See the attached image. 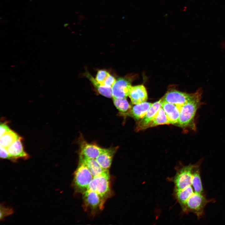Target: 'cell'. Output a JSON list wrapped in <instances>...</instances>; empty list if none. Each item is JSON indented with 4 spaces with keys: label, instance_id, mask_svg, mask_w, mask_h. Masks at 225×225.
I'll use <instances>...</instances> for the list:
<instances>
[{
    "label": "cell",
    "instance_id": "cell-1",
    "mask_svg": "<svg viewBox=\"0 0 225 225\" xmlns=\"http://www.w3.org/2000/svg\"><path fill=\"white\" fill-rule=\"evenodd\" d=\"M196 92L194 97L182 106L178 120L176 124L178 126L196 130L195 118L197 111L202 104V90L200 89Z\"/></svg>",
    "mask_w": 225,
    "mask_h": 225
},
{
    "label": "cell",
    "instance_id": "cell-2",
    "mask_svg": "<svg viewBox=\"0 0 225 225\" xmlns=\"http://www.w3.org/2000/svg\"><path fill=\"white\" fill-rule=\"evenodd\" d=\"M88 190L96 192L104 198L110 192V178L108 170L100 175L94 177L90 183Z\"/></svg>",
    "mask_w": 225,
    "mask_h": 225
},
{
    "label": "cell",
    "instance_id": "cell-3",
    "mask_svg": "<svg viewBox=\"0 0 225 225\" xmlns=\"http://www.w3.org/2000/svg\"><path fill=\"white\" fill-rule=\"evenodd\" d=\"M93 177L86 166L80 163L74 175V184L76 190L81 192H84L88 190Z\"/></svg>",
    "mask_w": 225,
    "mask_h": 225
},
{
    "label": "cell",
    "instance_id": "cell-4",
    "mask_svg": "<svg viewBox=\"0 0 225 225\" xmlns=\"http://www.w3.org/2000/svg\"><path fill=\"white\" fill-rule=\"evenodd\" d=\"M209 201L203 193L194 192L186 202L183 210L192 212L200 218L202 215L204 209Z\"/></svg>",
    "mask_w": 225,
    "mask_h": 225
},
{
    "label": "cell",
    "instance_id": "cell-5",
    "mask_svg": "<svg viewBox=\"0 0 225 225\" xmlns=\"http://www.w3.org/2000/svg\"><path fill=\"white\" fill-rule=\"evenodd\" d=\"M194 165L190 164L183 167L178 172L174 180L176 190L182 189L192 185Z\"/></svg>",
    "mask_w": 225,
    "mask_h": 225
},
{
    "label": "cell",
    "instance_id": "cell-6",
    "mask_svg": "<svg viewBox=\"0 0 225 225\" xmlns=\"http://www.w3.org/2000/svg\"><path fill=\"white\" fill-rule=\"evenodd\" d=\"M196 92L188 94L176 90L170 91L167 92L162 100L164 101L178 106H182L192 99Z\"/></svg>",
    "mask_w": 225,
    "mask_h": 225
},
{
    "label": "cell",
    "instance_id": "cell-7",
    "mask_svg": "<svg viewBox=\"0 0 225 225\" xmlns=\"http://www.w3.org/2000/svg\"><path fill=\"white\" fill-rule=\"evenodd\" d=\"M131 84V80L129 78H118L112 88L113 98H126Z\"/></svg>",
    "mask_w": 225,
    "mask_h": 225
},
{
    "label": "cell",
    "instance_id": "cell-8",
    "mask_svg": "<svg viewBox=\"0 0 225 225\" xmlns=\"http://www.w3.org/2000/svg\"><path fill=\"white\" fill-rule=\"evenodd\" d=\"M83 200L86 208L92 210L102 209L104 198L95 191L87 190L83 193Z\"/></svg>",
    "mask_w": 225,
    "mask_h": 225
},
{
    "label": "cell",
    "instance_id": "cell-9",
    "mask_svg": "<svg viewBox=\"0 0 225 225\" xmlns=\"http://www.w3.org/2000/svg\"><path fill=\"white\" fill-rule=\"evenodd\" d=\"M22 140V138L20 137L6 148L9 155V160L13 162H15L20 158L27 159L29 157L24 149Z\"/></svg>",
    "mask_w": 225,
    "mask_h": 225
},
{
    "label": "cell",
    "instance_id": "cell-10",
    "mask_svg": "<svg viewBox=\"0 0 225 225\" xmlns=\"http://www.w3.org/2000/svg\"><path fill=\"white\" fill-rule=\"evenodd\" d=\"M128 96L132 103L135 105L146 102L148 98L146 88L142 85L131 86L129 90Z\"/></svg>",
    "mask_w": 225,
    "mask_h": 225
},
{
    "label": "cell",
    "instance_id": "cell-11",
    "mask_svg": "<svg viewBox=\"0 0 225 225\" xmlns=\"http://www.w3.org/2000/svg\"><path fill=\"white\" fill-rule=\"evenodd\" d=\"M161 99L153 103L144 116L138 122L137 130H140L146 129L148 125L156 115L161 106Z\"/></svg>",
    "mask_w": 225,
    "mask_h": 225
},
{
    "label": "cell",
    "instance_id": "cell-12",
    "mask_svg": "<svg viewBox=\"0 0 225 225\" xmlns=\"http://www.w3.org/2000/svg\"><path fill=\"white\" fill-rule=\"evenodd\" d=\"M161 106L165 112L170 124H176L178 120L182 106L169 103L162 100Z\"/></svg>",
    "mask_w": 225,
    "mask_h": 225
},
{
    "label": "cell",
    "instance_id": "cell-13",
    "mask_svg": "<svg viewBox=\"0 0 225 225\" xmlns=\"http://www.w3.org/2000/svg\"><path fill=\"white\" fill-rule=\"evenodd\" d=\"M105 149L97 145L86 143L81 148L80 158L96 159Z\"/></svg>",
    "mask_w": 225,
    "mask_h": 225
},
{
    "label": "cell",
    "instance_id": "cell-14",
    "mask_svg": "<svg viewBox=\"0 0 225 225\" xmlns=\"http://www.w3.org/2000/svg\"><path fill=\"white\" fill-rule=\"evenodd\" d=\"M115 151L113 148L106 149L96 158L97 162L103 169L108 170L109 168Z\"/></svg>",
    "mask_w": 225,
    "mask_h": 225
},
{
    "label": "cell",
    "instance_id": "cell-15",
    "mask_svg": "<svg viewBox=\"0 0 225 225\" xmlns=\"http://www.w3.org/2000/svg\"><path fill=\"white\" fill-rule=\"evenodd\" d=\"M80 163H83L86 166L93 177L100 175L107 170L102 168L96 159L80 158Z\"/></svg>",
    "mask_w": 225,
    "mask_h": 225
},
{
    "label": "cell",
    "instance_id": "cell-16",
    "mask_svg": "<svg viewBox=\"0 0 225 225\" xmlns=\"http://www.w3.org/2000/svg\"><path fill=\"white\" fill-rule=\"evenodd\" d=\"M152 104L146 102L135 104L130 109V112L133 118L139 120L144 116Z\"/></svg>",
    "mask_w": 225,
    "mask_h": 225
},
{
    "label": "cell",
    "instance_id": "cell-17",
    "mask_svg": "<svg viewBox=\"0 0 225 225\" xmlns=\"http://www.w3.org/2000/svg\"><path fill=\"white\" fill-rule=\"evenodd\" d=\"M200 164L198 163L194 165L192 170V185L195 192L203 193L200 172Z\"/></svg>",
    "mask_w": 225,
    "mask_h": 225
},
{
    "label": "cell",
    "instance_id": "cell-18",
    "mask_svg": "<svg viewBox=\"0 0 225 225\" xmlns=\"http://www.w3.org/2000/svg\"><path fill=\"white\" fill-rule=\"evenodd\" d=\"M194 192V191L192 185L189 186L182 189L176 190V198L183 209L185 206L186 202Z\"/></svg>",
    "mask_w": 225,
    "mask_h": 225
},
{
    "label": "cell",
    "instance_id": "cell-19",
    "mask_svg": "<svg viewBox=\"0 0 225 225\" xmlns=\"http://www.w3.org/2000/svg\"><path fill=\"white\" fill-rule=\"evenodd\" d=\"M85 75L91 81L100 94L106 97L111 98L112 97V88L102 85L88 72L86 73Z\"/></svg>",
    "mask_w": 225,
    "mask_h": 225
},
{
    "label": "cell",
    "instance_id": "cell-20",
    "mask_svg": "<svg viewBox=\"0 0 225 225\" xmlns=\"http://www.w3.org/2000/svg\"><path fill=\"white\" fill-rule=\"evenodd\" d=\"M170 123L163 109L161 107L153 119L148 125L146 128L158 125L169 124Z\"/></svg>",
    "mask_w": 225,
    "mask_h": 225
},
{
    "label": "cell",
    "instance_id": "cell-21",
    "mask_svg": "<svg viewBox=\"0 0 225 225\" xmlns=\"http://www.w3.org/2000/svg\"><path fill=\"white\" fill-rule=\"evenodd\" d=\"M20 137L11 130L0 137V146L7 148Z\"/></svg>",
    "mask_w": 225,
    "mask_h": 225
},
{
    "label": "cell",
    "instance_id": "cell-22",
    "mask_svg": "<svg viewBox=\"0 0 225 225\" xmlns=\"http://www.w3.org/2000/svg\"><path fill=\"white\" fill-rule=\"evenodd\" d=\"M113 102L116 107L122 112H125L131 108L126 98H113Z\"/></svg>",
    "mask_w": 225,
    "mask_h": 225
},
{
    "label": "cell",
    "instance_id": "cell-23",
    "mask_svg": "<svg viewBox=\"0 0 225 225\" xmlns=\"http://www.w3.org/2000/svg\"><path fill=\"white\" fill-rule=\"evenodd\" d=\"M109 74L108 72L105 70H99L97 72L95 79L98 82L102 85L103 82Z\"/></svg>",
    "mask_w": 225,
    "mask_h": 225
},
{
    "label": "cell",
    "instance_id": "cell-24",
    "mask_svg": "<svg viewBox=\"0 0 225 225\" xmlns=\"http://www.w3.org/2000/svg\"><path fill=\"white\" fill-rule=\"evenodd\" d=\"M13 213L12 208L6 207L2 205L0 206V220L3 219L5 217L12 214Z\"/></svg>",
    "mask_w": 225,
    "mask_h": 225
},
{
    "label": "cell",
    "instance_id": "cell-25",
    "mask_svg": "<svg viewBox=\"0 0 225 225\" xmlns=\"http://www.w3.org/2000/svg\"><path fill=\"white\" fill-rule=\"evenodd\" d=\"M116 81V80L115 78L109 74L102 85L106 87L112 88Z\"/></svg>",
    "mask_w": 225,
    "mask_h": 225
},
{
    "label": "cell",
    "instance_id": "cell-26",
    "mask_svg": "<svg viewBox=\"0 0 225 225\" xmlns=\"http://www.w3.org/2000/svg\"><path fill=\"white\" fill-rule=\"evenodd\" d=\"M0 128V137L11 130L8 126L5 123H1Z\"/></svg>",
    "mask_w": 225,
    "mask_h": 225
},
{
    "label": "cell",
    "instance_id": "cell-27",
    "mask_svg": "<svg viewBox=\"0 0 225 225\" xmlns=\"http://www.w3.org/2000/svg\"><path fill=\"white\" fill-rule=\"evenodd\" d=\"M0 156L1 158L9 159V156L6 148L0 146Z\"/></svg>",
    "mask_w": 225,
    "mask_h": 225
}]
</instances>
